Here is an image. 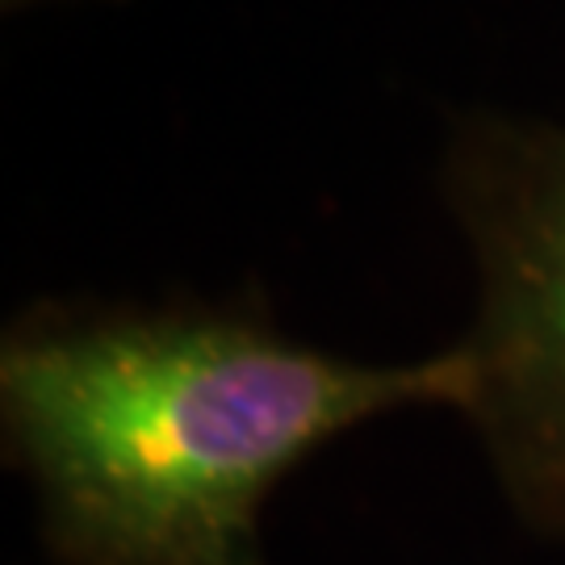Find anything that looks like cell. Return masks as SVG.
Wrapping results in <instances>:
<instances>
[{
	"mask_svg": "<svg viewBox=\"0 0 565 565\" xmlns=\"http://www.w3.org/2000/svg\"><path fill=\"white\" fill-rule=\"evenodd\" d=\"M9 13H18V9H34V4H60V0H0Z\"/></svg>",
	"mask_w": 565,
	"mask_h": 565,
	"instance_id": "3957f363",
	"label": "cell"
},
{
	"mask_svg": "<svg viewBox=\"0 0 565 565\" xmlns=\"http://www.w3.org/2000/svg\"><path fill=\"white\" fill-rule=\"evenodd\" d=\"M440 198L478 277L461 415L515 520L565 545V121L457 114Z\"/></svg>",
	"mask_w": 565,
	"mask_h": 565,
	"instance_id": "7a4b0ae2",
	"label": "cell"
},
{
	"mask_svg": "<svg viewBox=\"0 0 565 565\" xmlns=\"http://www.w3.org/2000/svg\"><path fill=\"white\" fill-rule=\"evenodd\" d=\"M465 394L457 343L352 361L256 298L34 302L0 335L4 457L60 565H264V503L306 457Z\"/></svg>",
	"mask_w": 565,
	"mask_h": 565,
	"instance_id": "6da1fadb",
	"label": "cell"
}]
</instances>
